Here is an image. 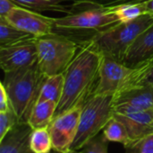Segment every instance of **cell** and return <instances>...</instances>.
Listing matches in <instances>:
<instances>
[{"mask_svg":"<svg viewBox=\"0 0 153 153\" xmlns=\"http://www.w3.org/2000/svg\"><path fill=\"white\" fill-rule=\"evenodd\" d=\"M101 55L86 42L64 71V87L55 117L82 106L93 93L99 79Z\"/></svg>","mask_w":153,"mask_h":153,"instance_id":"cell-1","label":"cell"},{"mask_svg":"<svg viewBox=\"0 0 153 153\" xmlns=\"http://www.w3.org/2000/svg\"><path fill=\"white\" fill-rule=\"evenodd\" d=\"M119 23L112 8H88L54 18V32L66 36L81 46Z\"/></svg>","mask_w":153,"mask_h":153,"instance_id":"cell-2","label":"cell"},{"mask_svg":"<svg viewBox=\"0 0 153 153\" xmlns=\"http://www.w3.org/2000/svg\"><path fill=\"white\" fill-rule=\"evenodd\" d=\"M45 78L39 68L38 62L4 73L2 83L6 89L11 106L19 122H28Z\"/></svg>","mask_w":153,"mask_h":153,"instance_id":"cell-3","label":"cell"},{"mask_svg":"<svg viewBox=\"0 0 153 153\" xmlns=\"http://www.w3.org/2000/svg\"><path fill=\"white\" fill-rule=\"evenodd\" d=\"M153 23V16L146 14L128 23H119L100 32L89 43L101 55L122 61L132 44Z\"/></svg>","mask_w":153,"mask_h":153,"instance_id":"cell-4","label":"cell"},{"mask_svg":"<svg viewBox=\"0 0 153 153\" xmlns=\"http://www.w3.org/2000/svg\"><path fill=\"white\" fill-rule=\"evenodd\" d=\"M80 47L72 39L56 32L37 37L39 69L45 77L64 73Z\"/></svg>","mask_w":153,"mask_h":153,"instance_id":"cell-5","label":"cell"},{"mask_svg":"<svg viewBox=\"0 0 153 153\" xmlns=\"http://www.w3.org/2000/svg\"><path fill=\"white\" fill-rule=\"evenodd\" d=\"M114 96L91 94L82 105L78 133L72 150L82 148L103 131L113 117Z\"/></svg>","mask_w":153,"mask_h":153,"instance_id":"cell-6","label":"cell"},{"mask_svg":"<svg viewBox=\"0 0 153 153\" xmlns=\"http://www.w3.org/2000/svg\"><path fill=\"white\" fill-rule=\"evenodd\" d=\"M134 68L108 56H101L99 79L92 94L115 96L127 87Z\"/></svg>","mask_w":153,"mask_h":153,"instance_id":"cell-7","label":"cell"},{"mask_svg":"<svg viewBox=\"0 0 153 153\" xmlns=\"http://www.w3.org/2000/svg\"><path fill=\"white\" fill-rule=\"evenodd\" d=\"M82 106L74 107L53 118L48 130L51 135L53 150L65 153L72 150L76 138Z\"/></svg>","mask_w":153,"mask_h":153,"instance_id":"cell-8","label":"cell"},{"mask_svg":"<svg viewBox=\"0 0 153 153\" xmlns=\"http://www.w3.org/2000/svg\"><path fill=\"white\" fill-rule=\"evenodd\" d=\"M37 61V37L0 47V67L4 73L30 66Z\"/></svg>","mask_w":153,"mask_h":153,"instance_id":"cell-9","label":"cell"},{"mask_svg":"<svg viewBox=\"0 0 153 153\" xmlns=\"http://www.w3.org/2000/svg\"><path fill=\"white\" fill-rule=\"evenodd\" d=\"M4 19L16 28L35 37L54 32L53 17L43 15L41 13L20 5H16Z\"/></svg>","mask_w":153,"mask_h":153,"instance_id":"cell-10","label":"cell"},{"mask_svg":"<svg viewBox=\"0 0 153 153\" xmlns=\"http://www.w3.org/2000/svg\"><path fill=\"white\" fill-rule=\"evenodd\" d=\"M113 116L126 125L133 142L153 134V109L113 108Z\"/></svg>","mask_w":153,"mask_h":153,"instance_id":"cell-11","label":"cell"},{"mask_svg":"<svg viewBox=\"0 0 153 153\" xmlns=\"http://www.w3.org/2000/svg\"><path fill=\"white\" fill-rule=\"evenodd\" d=\"M113 108L130 110L153 109V86H135L117 93L114 96Z\"/></svg>","mask_w":153,"mask_h":153,"instance_id":"cell-12","label":"cell"},{"mask_svg":"<svg viewBox=\"0 0 153 153\" xmlns=\"http://www.w3.org/2000/svg\"><path fill=\"white\" fill-rule=\"evenodd\" d=\"M32 130L28 123L19 122L0 141V153H33L30 146Z\"/></svg>","mask_w":153,"mask_h":153,"instance_id":"cell-13","label":"cell"},{"mask_svg":"<svg viewBox=\"0 0 153 153\" xmlns=\"http://www.w3.org/2000/svg\"><path fill=\"white\" fill-rule=\"evenodd\" d=\"M153 55V23L143 32L127 50L123 63L135 68Z\"/></svg>","mask_w":153,"mask_h":153,"instance_id":"cell-14","label":"cell"},{"mask_svg":"<svg viewBox=\"0 0 153 153\" xmlns=\"http://www.w3.org/2000/svg\"><path fill=\"white\" fill-rule=\"evenodd\" d=\"M16 5L42 13L53 11L66 14L76 12L73 0H13Z\"/></svg>","mask_w":153,"mask_h":153,"instance_id":"cell-15","label":"cell"},{"mask_svg":"<svg viewBox=\"0 0 153 153\" xmlns=\"http://www.w3.org/2000/svg\"><path fill=\"white\" fill-rule=\"evenodd\" d=\"M57 103L50 100L36 102L30 114L28 124L32 129L48 127L56 111Z\"/></svg>","mask_w":153,"mask_h":153,"instance_id":"cell-16","label":"cell"},{"mask_svg":"<svg viewBox=\"0 0 153 153\" xmlns=\"http://www.w3.org/2000/svg\"><path fill=\"white\" fill-rule=\"evenodd\" d=\"M64 87V73L46 77L40 87L37 102L50 100L58 104Z\"/></svg>","mask_w":153,"mask_h":153,"instance_id":"cell-17","label":"cell"},{"mask_svg":"<svg viewBox=\"0 0 153 153\" xmlns=\"http://www.w3.org/2000/svg\"><path fill=\"white\" fill-rule=\"evenodd\" d=\"M103 135L108 142L121 143L124 147L133 142L126 125L114 116L103 129Z\"/></svg>","mask_w":153,"mask_h":153,"instance_id":"cell-18","label":"cell"},{"mask_svg":"<svg viewBox=\"0 0 153 153\" xmlns=\"http://www.w3.org/2000/svg\"><path fill=\"white\" fill-rule=\"evenodd\" d=\"M114 13L117 15L120 23H128L147 14L145 1H136L126 3L112 7Z\"/></svg>","mask_w":153,"mask_h":153,"instance_id":"cell-19","label":"cell"},{"mask_svg":"<svg viewBox=\"0 0 153 153\" xmlns=\"http://www.w3.org/2000/svg\"><path fill=\"white\" fill-rule=\"evenodd\" d=\"M141 85L153 86V55L139 66L134 68L126 89Z\"/></svg>","mask_w":153,"mask_h":153,"instance_id":"cell-20","label":"cell"},{"mask_svg":"<svg viewBox=\"0 0 153 153\" xmlns=\"http://www.w3.org/2000/svg\"><path fill=\"white\" fill-rule=\"evenodd\" d=\"M30 146L33 153H50L53 150V143L48 126L32 130Z\"/></svg>","mask_w":153,"mask_h":153,"instance_id":"cell-21","label":"cell"},{"mask_svg":"<svg viewBox=\"0 0 153 153\" xmlns=\"http://www.w3.org/2000/svg\"><path fill=\"white\" fill-rule=\"evenodd\" d=\"M30 37L35 36L16 28L4 18L0 17V47L13 44Z\"/></svg>","mask_w":153,"mask_h":153,"instance_id":"cell-22","label":"cell"},{"mask_svg":"<svg viewBox=\"0 0 153 153\" xmlns=\"http://www.w3.org/2000/svg\"><path fill=\"white\" fill-rule=\"evenodd\" d=\"M74 7L77 11L79 7L90 8H112L126 3L136 2L140 0H73Z\"/></svg>","mask_w":153,"mask_h":153,"instance_id":"cell-23","label":"cell"},{"mask_svg":"<svg viewBox=\"0 0 153 153\" xmlns=\"http://www.w3.org/2000/svg\"><path fill=\"white\" fill-rule=\"evenodd\" d=\"M19 123L13 108L4 112H0V141Z\"/></svg>","mask_w":153,"mask_h":153,"instance_id":"cell-24","label":"cell"},{"mask_svg":"<svg viewBox=\"0 0 153 153\" xmlns=\"http://www.w3.org/2000/svg\"><path fill=\"white\" fill-rule=\"evenodd\" d=\"M108 142H109L104 137L103 133L101 135L99 134L90 140L80 151L82 153H108Z\"/></svg>","mask_w":153,"mask_h":153,"instance_id":"cell-25","label":"cell"},{"mask_svg":"<svg viewBox=\"0 0 153 153\" xmlns=\"http://www.w3.org/2000/svg\"><path fill=\"white\" fill-rule=\"evenodd\" d=\"M125 150V153H153V134L133 142Z\"/></svg>","mask_w":153,"mask_h":153,"instance_id":"cell-26","label":"cell"},{"mask_svg":"<svg viewBox=\"0 0 153 153\" xmlns=\"http://www.w3.org/2000/svg\"><path fill=\"white\" fill-rule=\"evenodd\" d=\"M12 109L8 94L3 83L0 84V112H4Z\"/></svg>","mask_w":153,"mask_h":153,"instance_id":"cell-27","label":"cell"},{"mask_svg":"<svg viewBox=\"0 0 153 153\" xmlns=\"http://www.w3.org/2000/svg\"><path fill=\"white\" fill-rule=\"evenodd\" d=\"M16 5L13 0H0V17L4 18Z\"/></svg>","mask_w":153,"mask_h":153,"instance_id":"cell-28","label":"cell"},{"mask_svg":"<svg viewBox=\"0 0 153 153\" xmlns=\"http://www.w3.org/2000/svg\"><path fill=\"white\" fill-rule=\"evenodd\" d=\"M145 3H146L147 14L153 16V0H145Z\"/></svg>","mask_w":153,"mask_h":153,"instance_id":"cell-29","label":"cell"},{"mask_svg":"<svg viewBox=\"0 0 153 153\" xmlns=\"http://www.w3.org/2000/svg\"><path fill=\"white\" fill-rule=\"evenodd\" d=\"M56 153H58V152H56ZM65 153H82L81 151H79V150H70L69 151H67V152H65Z\"/></svg>","mask_w":153,"mask_h":153,"instance_id":"cell-30","label":"cell"},{"mask_svg":"<svg viewBox=\"0 0 153 153\" xmlns=\"http://www.w3.org/2000/svg\"><path fill=\"white\" fill-rule=\"evenodd\" d=\"M140 1H145V0H140Z\"/></svg>","mask_w":153,"mask_h":153,"instance_id":"cell-31","label":"cell"}]
</instances>
